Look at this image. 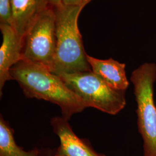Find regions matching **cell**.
Segmentation results:
<instances>
[{
  "label": "cell",
  "instance_id": "cell-6",
  "mask_svg": "<svg viewBox=\"0 0 156 156\" xmlns=\"http://www.w3.org/2000/svg\"><path fill=\"white\" fill-rule=\"evenodd\" d=\"M2 42L0 48V95L6 82L13 80L12 68L22 60L23 38L18 35L12 26L0 24Z\"/></svg>",
  "mask_w": 156,
  "mask_h": 156
},
{
  "label": "cell",
  "instance_id": "cell-14",
  "mask_svg": "<svg viewBox=\"0 0 156 156\" xmlns=\"http://www.w3.org/2000/svg\"><path fill=\"white\" fill-rule=\"evenodd\" d=\"M60 156V155H58V154H55V156Z\"/></svg>",
  "mask_w": 156,
  "mask_h": 156
},
{
  "label": "cell",
  "instance_id": "cell-13",
  "mask_svg": "<svg viewBox=\"0 0 156 156\" xmlns=\"http://www.w3.org/2000/svg\"><path fill=\"white\" fill-rule=\"evenodd\" d=\"M50 5L56 7L62 5V0H49Z\"/></svg>",
  "mask_w": 156,
  "mask_h": 156
},
{
  "label": "cell",
  "instance_id": "cell-8",
  "mask_svg": "<svg viewBox=\"0 0 156 156\" xmlns=\"http://www.w3.org/2000/svg\"><path fill=\"white\" fill-rule=\"evenodd\" d=\"M93 73L112 89L125 91L129 86L126 73V64L112 58L102 60L86 55Z\"/></svg>",
  "mask_w": 156,
  "mask_h": 156
},
{
  "label": "cell",
  "instance_id": "cell-7",
  "mask_svg": "<svg viewBox=\"0 0 156 156\" xmlns=\"http://www.w3.org/2000/svg\"><path fill=\"white\" fill-rule=\"evenodd\" d=\"M53 131L58 136L60 145L56 154L62 156H105L96 152L86 140L79 138L64 117L51 120Z\"/></svg>",
  "mask_w": 156,
  "mask_h": 156
},
{
  "label": "cell",
  "instance_id": "cell-1",
  "mask_svg": "<svg viewBox=\"0 0 156 156\" xmlns=\"http://www.w3.org/2000/svg\"><path fill=\"white\" fill-rule=\"evenodd\" d=\"M10 73L27 98L56 104L60 108L62 117L68 120L87 108L60 76L45 67L22 60L12 67Z\"/></svg>",
  "mask_w": 156,
  "mask_h": 156
},
{
  "label": "cell",
  "instance_id": "cell-12",
  "mask_svg": "<svg viewBox=\"0 0 156 156\" xmlns=\"http://www.w3.org/2000/svg\"><path fill=\"white\" fill-rule=\"evenodd\" d=\"M92 0H62V4L64 5L85 6Z\"/></svg>",
  "mask_w": 156,
  "mask_h": 156
},
{
  "label": "cell",
  "instance_id": "cell-4",
  "mask_svg": "<svg viewBox=\"0 0 156 156\" xmlns=\"http://www.w3.org/2000/svg\"><path fill=\"white\" fill-rule=\"evenodd\" d=\"M60 77L69 89L83 101L87 108L92 107L115 115L126 105L125 91L112 89L92 71L63 74Z\"/></svg>",
  "mask_w": 156,
  "mask_h": 156
},
{
  "label": "cell",
  "instance_id": "cell-2",
  "mask_svg": "<svg viewBox=\"0 0 156 156\" xmlns=\"http://www.w3.org/2000/svg\"><path fill=\"white\" fill-rule=\"evenodd\" d=\"M54 8L56 49L50 71L60 76L91 71L78 27V19L84 6L62 4Z\"/></svg>",
  "mask_w": 156,
  "mask_h": 156
},
{
  "label": "cell",
  "instance_id": "cell-9",
  "mask_svg": "<svg viewBox=\"0 0 156 156\" xmlns=\"http://www.w3.org/2000/svg\"><path fill=\"white\" fill-rule=\"evenodd\" d=\"M12 27L22 38L39 14L50 5L49 0H11Z\"/></svg>",
  "mask_w": 156,
  "mask_h": 156
},
{
  "label": "cell",
  "instance_id": "cell-5",
  "mask_svg": "<svg viewBox=\"0 0 156 156\" xmlns=\"http://www.w3.org/2000/svg\"><path fill=\"white\" fill-rule=\"evenodd\" d=\"M22 60L51 70L56 49V16L50 5L29 27L23 38Z\"/></svg>",
  "mask_w": 156,
  "mask_h": 156
},
{
  "label": "cell",
  "instance_id": "cell-11",
  "mask_svg": "<svg viewBox=\"0 0 156 156\" xmlns=\"http://www.w3.org/2000/svg\"><path fill=\"white\" fill-rule=\"evenodd\" d=\"M0 24L12 26L11 0H0Z\"/></svg>",
  "mask_w": 156,
  "mask_h": 156
},
{
  "label": "cell",
  "instance_id": "cell-3",
  "mask_svg": "<svg viewBox=\"0 0 156 156\" xmlns=\"http://www.w3.org/2000/svg\"><path fill=\"white\" fill-rule=\"evenodd\" d=\"M130 80L134 84L137 124L144 140V156H156V64L146 62L140 65L132 73Z\"/></svg>",
  "mask_w": 156,
  "mask_h": 156
},
{
  "label": "cell",
  "instance_id": "cell-10",
  "mask_svg": "<svg viewBox=\"0 0 156 156\" xmlns=\"http://www.w3.org/2000/svg\"><path fill=\"white\" fill-rule=\"evenodd\" d=\"M0 156H41L39 150H23L17 145L13 131L1 116L0 118Z\"/></svg>",
  "mask_w": 156,
  "mask_h": 156
}]
</instances>
